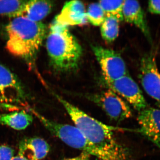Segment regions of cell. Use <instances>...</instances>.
<instances>
[{
	"label": "cell",
	"mask_w": 160,
	"mask_h": 160,
	"mask_svg": "<svg viewBox=\"0 0 160 160\" xmlns=\"http://www.w3.org/2000/svg\"><path fill=\"white\" fill-rule=\"evenodd\" d=\"M46 47L56 70L68 72L78 68L82 49L67 26L53 21L47 35Z\"/></svg>",
	"instance_id": "obj_3"
},
{
	"label": "cell",
	"mask_w": 160,
	"mask_h": 160,
	"mask_svg": "<svg viewBox=\"0 0 160 160\" xmlns=\"http://www.w3.org/2000/svg\"><path fill=\"white\" fill-rule=\"evenodd\" d=\"M14 150L7 146H0V160H11L14 157Z\"/></svg>",
	"instance_id": "obj_20"
},
{
	"label": "cell",
	"mask_w": 160,
	"mask_h": 160,
	"mask_svg": "<svg viewBox=\"0 0 160 160\" xmlns=\"http://www.w3.org/2000/svg\"><path fill=\"white\" fill-rule=\"evenodd\" d=\"M6 30L8 51L25 60L29 66L34 65L46 37V25L20 16L12 19L6 26Z\"/></svg>",
	"instance_id": "obj_2"
},
{
	"label": "cell",
	"mask_w": 160,
	"mask_h": 160,
	"mask_svg": "<svg viewBox=\"0 0 160 160\" xmlns=\"http://www.w3.org/2000/svg\"><path fill=\"white\" fill-rule=\"evenodd\" d=\"M31 110L50 133L67 146L88 153L98 160H110L106 155L96 148L76 126L52 121L34 110Z\"/></svg>",
	"instance_id": "obj_4"
},
{
	"label": "cell",
	"mask_w": 160,
	"mask_h": 160,
	"mask_svg": "<svg viewBox=\"0 0 160 160\" xmlns=\"http://www.w3.org/2000/svg\"><path fill=\"white\" fill-rule=\"evenodd\" d=\"M108 89L126 100L136 110L140 112L147 108V104L137 83L127 74L110 82L105 83Z\"/></svg>",
	"instance_id": "obj_7"
},
{
	"label": "cell",
	"mask_w": 160,
	"mask_h": 160,
	"mask_svg": "<svg viewBox=\"0 0 160 160\" xmlns=\"http://www.w3.org/2000/svg\"><path fill=\"white\" fill-rule=\"evenodd\" d=\"M139 78L146 93L160 104V73L154 52L144 54L141 59Z\"/></svg>",
	"instance_id": "obj_8"
},
{
	"label": "cell",
	"mask_w": 160,
	"mask_h": 160,
	"mask_svg": "<svg viewBox=\"0 0 160 160\" xmlns=\"http://www.w3.org/2000/svg\"><path fill=\"white\" fill-rule=\"evenodd\" d=\"M33 121L32 114L25 111H15L0 114V124L17 130L26 129Z\"/></svg>",
	"instance_id": "obj_15"
},
{
	"label": "cell",
	"mask_w": 160,
	"mask_h": 160,
	"mask_svg": "<svg viewBox=\"0 0 160 160\" xmlns=\"http://www.w3.org/2000/svg\"><path fill=\"white\" fill-rule=\"evenodd\" d=\"M25 97V91L18 79L0 64V101H19Z\"/></svg>",
	"instance_id": "obj_10"
},
{
	"label": "cell",
	"mask_w": 160,
	"mask_h": 160,
	"mask_svg": "<svg viewBox=\"0 0 160 160\" xmlns=\"http://www.w3.org/2000/svg\"><path fill=\"white\" fill-rule=\"evenodd\" d=\"M85 97L101 107L110 119L117 122L132 116L131 108L128 104L110 89L100 93L86 95Z\"/></svg>",
	"instance_id": "obj_5"
},
{
	"label": "cell",
	"mask_w": 160,
	"mask_h": 160,
	"mask_svg": "<svg viewBox=\"0 0 160 160\" xmlns=\"http://www.w3.org/2000/svg\"><path fill=\"white\" fill-rule=\"evenodd\" d=\"M11 160H26L22 157L20 156L19 155L16 156L14 157Z\"/></svg>",
	"instance_id": "obj_23"
},
{
	"label": "cell",
	"mask_w": 160,
	"mask_h": 160,
	"mask_svg": "<svg viewBox=\"0 0 160 160\" xmlns=\"http://www.w3.org/2000/svg\"><path fill=\"white\" fill-rule=\"evenodd\" d=\"M53 2L49 1H28L22 16L35 22H41L51 12Z\"/></svg>",
	"instance_id": "obj_14"
},
{
	"label": "cell",
	"mask_w": 160,
	"mask_h": 160,
	"mask_svg": "<svg viewBox=\"0 0 160 160\" xmlns=\"http://www.w3.org/2000/svg\"><path fill=\"white\" fill-rule=\"evenodd\" d=\"M122 14L124 20L136 26L147 39L151 42V34L146 16L138 2L124 1Z\"/></svg>",
	"instance_id": "obj_12"
},
{
	"label": "cell",
	"mask_w": 160,
	"mask_h": 160,
	"mask_svg": "<svg viewBox=\"0 0 160 160\" xmlns=\"http://www.w3.org/2000/svg\"><path fill=\"white\" fill-rule=\"evenodd\" d=\"M91 157L88 153L82 152L78 156L69 158L64 160H91Z\"/></svg>",
	"instance_id": "obj_22"
},
{
	"label": "cell",
	"mask_w": 160,
	"mask_h": 160,
	"mask_svg": "<svg viewBox=\"0 0 160 160\" xmlns=\"http://www.w3.org/2000/svg\"><path fill=\"white\" fill-rule=\"evenodd\" d=\"M104 12L99 3H92L86 12L87 21L95 26H101L106 18Z\"/></svg>",
	"instance_id": "obj_19"
},
{
	"label": "cell",
	"mask_w": 160,
	"mask_h": 160,
	"mask_svg": "<svg viewBox=\"0 0 160 160\" xmlns=\"http://www.w3.org/2000/svg\"><path fill=\"white\" fill-rule=\"evenodd\" d=\"M92 49L102 69L104 83L110 82L128 74L126 63L117 52L100 46H92Z\"/></svg>",
	"instance_id": "obj_6"
},
{
	"label": "cell",
	"mask_w": 160,
	"mask_h": 160,
	"mask_svg": "<svg viewBox=\"0 0 160 160\" xmlns=\"http://www.w3.org/2000/svg\"><path fill=\"white\" fill-rule=\"evenodd\" d=\"M55 96L67 112L74 126L87 139L110 160H131L129 149L114 137L116 128L92 117L58 95Z\"/></svg>",
	"instance_id": "obj_1"
},
{
	"label": "cell",
	"mask_w": 160,
	"mask_h": 160,
	"mask_svg": "<svg viewBox=\"0 0 160 160\" xmlns=\"http://www.w3.org/2000/svg\"><path fill=\"white\" fill-rule=\"evenodd\" d=\"M87 21L85 6L82 2L72 1L67 2L60 14L54 21L62 26H67L82 25Z\"/></svg>",
	"instance_id": "obj_11"
},
{
	"label": "cell",
	"mask_w": 160,
	"mask_h": 160,
	"mask_svg": "<svg viewBox=\"0 0 160 160\" xmlns=\"http://www.w3.org/2000/svg\"><path fill=\"white\" fill-rule=\"evenodd\" d=\"M18 155L26 160H41L49 153L50 147L45 140L34 137L24 139L19 145Z\"/></svg>",
	"instance_id": "obj_13"
},
{
	"label": "cell",
	"mask_w": 160,
	"mask_h": 160,
	"mask_svg": "<svg viewBox=\"0 0 160 160\" xmlns=\"http://www.w3.org/2000/svg\"><path fill=\"white\" fill-rule=\"evenodd\" d=\"M119 22L114 18L106 17L101 25V35L107 42H112L117 38L119 32Z\"/></svg>",
	"instance_id": "obj_17"
},
{
	"label": "cell",
	"mask_w": 160,
	"mask_h": 160,
	"mask_svg": "<svg viewBox=\"0 0 160 160\" xmlns=\"http://www.w3.org/2000/svg\"><path fill=\"white\" fill-rule=\"evenodd\" d=\"M148 10L152 14L160 15V1H149Z\"/></svg>",
	"instance_id": "obj_21"
},
{
	"label": "cell",
	"mask_w": 160,
	"mask_h": 160,
	"mask_svg": "<svg viewBox=\"0 0 160 160\" xmlns=\"http://www.w3.org/2000/svg\"><path fill=\"white\" fill-rule=\"evenodd\" d=\"M28 1L0 0V16L14 18L22 16Z\"/></svg>",
	"instance_id": "obj_16"
},
{
	"label": "cell",
	"mask_w": 160,
	"mask_h": 160,
	"mask_svg": "<svg viewBox=\"0 0 160 160\" xmlns=\"http://www.w3.org/2000/svg\"><path fill=\"white\" fill-rule=\"evenodd\" d=\"M139 112L140 132L160 149V109L148 108Z\"/></svg>",
	"instance_id": "obj_9"
},
{
	"label": "cell",
	"mask_w": 160,
	"mask_h": 160,
	"mask_svg": "<svg viewBox=\"0 0 160 160\" xmlns=\"http://www.w3.org/2000/svg\"><path fill=\"white\" fill-rule=\"evenodd\" d=\"M124 1H101L99 2L106 17L114 18L121 22L123 19L122 9Z\"/></svg>",
	"instance_id": "obj_18"
}]
</instances>
